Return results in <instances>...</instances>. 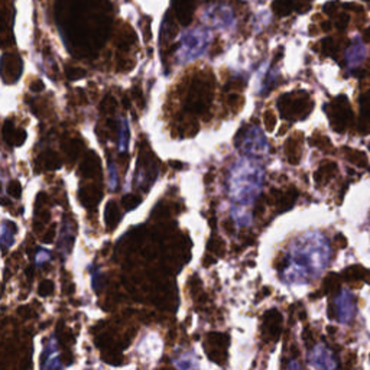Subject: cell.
<instances>
[{
	"label": "cell",
	"mask_w": 370,
	"mask_h": 370,
	"mask_svg": "<svg viewBox=\"0 0 370 370\" xmlns=\"http://www.w3.org/2000/svg\"><path fill=\"white\" fill-rule=\"evenodd\" d=\"M330 244L318 231L298 236L290 244L282 280L290 285H305L318 278L330 262Z\"/></svg>",
	"instance_id": "6da1fadb"
},
{
	"label": "cell",
	"mask_w": 370,
	"mask_h": 370,
	"mask_svg": "<svg viewBox=\"0 0 370 370\" xmlns=\"http://www.w3.org/2000/svg\"><path fill=\"white\" fill-rule=\"evenodd\" d=\"M265 181L262 163L250 158L237 159L229 170L227 191L234 202L250 205L258 198Z\"/></svg>",
	"instance_id": "7a4b0ae2"
},
{
	"label": "cell",
	"mask_w": 370,
	"mask_h": 370,
	"mask_svg": "<svg viewBox=\"0 0 370 370\" xmlns=\"http://www.w3.org/2000/svg\"><path fill=\"white\" fill-rule=\"evenodd\" d=\"M211 38H213V35H211L210 30L202 29V28L185 30L181 35L178 47H177V60H178V62L187 64V62L200 58L207 50Z\"/></svg>",
	"instance_id": "3957f363"
},
{
	"label": "cell",
	"mask_w": 370,
	"mask_h": 370,
	"mask_svg": "<svg viewBox=\"0 0 370 370\" xmlns=\"http://www.w3.org/2000/svg\"><path fill=\"white\" fill-rule=\"evenodd\" d=\"M211 91H213V77L210 72L195 74L187 93L185 109L192 114H204L210 106Z\"/></svg>",
	"instance_id": "277c9868"
},
{
	"label": "cell",
	"mask_w": 370,
	"mask_h": 370,
	"mask_svg": "<svg viewBox=\"0 0 370 370\" xmlns=\"http://www.w3.org/2000/svg\"><path fill=\"white\" fill-rule=\"evenodd\" d=\"M201 20L207 26H210V28H216V29L223 30L233 29L234 25H236L234 12L231 9V6L226 5V3L209 5L205 9L202 10Z\"/></svg>",
	"instance_id": "5b68a950"
},
{
	"label": "cell",
	"mask_w": 370,
	"mask_h": 370,
	"mask_svg": "<svg viewBox=\"0 0 370 370\" xmlns=\"http://www.w3.org/2000/svg\"><path fill=\"white\" fill-rule=\"evenodd\" d=\"M241 142H239V149L244 153V155H250V156H265L269 152V143L265 136V133L262 132L259 125H252L244 132H240Z\"/></svg>",
	"instance_id": "8992f818"
},
{
	"label": "cell",
	"mask_w": 370,
	"mask_h": 370,
	"mask_svg": "<svg viewBox=\"0 0 370 370\" xmlns=\"http://www.w3.org/2000/svg\"><path fill=\"white\" fill-rule=\"evenodd\" d=\"M158 175V168L155 165V160L152 158V153L145 150V143H142V149L139 153V160H138V171H136V181L135 184L148 190L149 185H152Z\"/></svg>",
	"instance_id": "52a82bcc"
},
{
	"label": "cell",
	"mask_w": 370,
	"mask_h": 370,
	"mask_svg": "<svg viewBox=\"0 0 370 370\" xmlns=\"http://www.w3.org/2000/svg\"><path fill=\"white\" fill-rule=\"evenodd\" d=\"M307 99H301L300 96L295 97L294 94H285L278 100V109L280 111V116L285 119H294V117H300L301 111L307 110L305 107Z\"/></svg>",
	"instance_id": "ba28073f"
},
{
	"label": "cell",
	"mask_w": 370,
	"mask_h": 370,
	"mask_svg": "<svg viewBox=\"0 0 370 370\" xmlns=\"http://www.w3.org/2000/svg\"><path fill=\"white\" fill-rule=\"evenodd\" d=\"M308 360H310L311 366L317 370H334L337 366L336 357L324 344H317L311 350Z\"/></svg>",
	"instance_id": "9c48e42d"
},
{
	"label": "cell",
	"mask_w": 370,
	"mask_h": 370,
	"mask_svg": "<svg viewBox=\"0 0 370 370\" xmlns=\"http://www.w3.org/2000/svg\"><path fill=\"white\" fill-rule=\"evenodd\" d=\"M23 71V62L18 54H3L2 57V75L6 83L19 80Z\"/></svg>",
	"instance_id": "30bf717a"
},
{
	"label": "cell",
	"mask_w": 370,
	"mask_h": 370,
	"mask_svg": "<svg viewBox=\"0 0 370 370\" xmlns=\"http://www.w3.org/2000/svg\"><path fill=\"white\" fill-rule=\"evenodd\" d=\"M336 308L341 322H349L354 315V298L349 291H341L336 300Z\"/></svg>",
	"instance_id": "8fae6325"
},
{
	"label": "cell",
	"mask_w": 370,
	"mask_h": 370,
	"mask_svg": "<svg viewBox=\"0 0 370 370\" xmlns=\"http://www.w3.org/2000/svg\"><path fill=\"white\" fill-rule=\"evenodd\" d=\"M195 2L197 0H172L177 19L180 20L184 26L190 25L191 20H192L194 10H195Z\"/></svg>",
	"instance_id": "7c38bea8"
},
{
	"label": "cell",
	"mask_w": 370,
	"mask_h": 370,
	"mask_svg": "<svg viewBox=\"0 0 370 370\" xmlns=\"http://www.w3.org/2000/svg\"><path fill=\"white\" fill-rule=\"evenodd\" d=\"M42 370H61V361L58 356V346L55 337H51L47 349H45V356L42 361Z\"/></svg>",
	"instance_id": "4fadbf2b"
},
{
	"label": "cell",
	"mask_w": 370,
	"mask_h": 370,
	"mask_svg": "<svg viewBox=\"0 0 370 370\" xmlns=\"http://www.w3.org/2000/svg\"><path fill=\"white\" fill-rule=\"evenodd\" d=\"M366 57V48L360 39H356L350 45V48L346 52V61L350 68H356L360 65V62Z\"/></svg>",
	"instance_id": "5bb4252c"
},
{
	"label": "cell",
	"mask_w": 370,
	"mask_h": 370,
	"mask_svg": "<svg viewBox=\"0 0 370 370\" xmlns=\"http://www.w3.org/2000/svg\"><path fill=\"white\" fill-rule=\"evenodd\" d=\"M177 370H198V361L195 354L190 350H182L172 359Z\"/></svg>",
	"instance_id": "9a60e30c"
},
{
	"label": "cell",
	"mask_w": 370,
	"mask_h": 370,
	"mask_svg": "<svg viewBox=\"0 0 370 370\" xmlns=\"http://www.w3.org/2000/svg\"><path fill=\"white\" fill-rule=\"evenodd\" d=\"M80 172L84 178L96 177L100 172V159L94 152H91V150L87 152V155L84 156V159L81 162Z\"/></svg>",
	"instance_id": "2e32d148"
},
{
	"label": "cell",
	"mask_w": 370,
	"mask_h": 370,
	"mask_svg": "<svg viewBox=\"0 0 370 370\" xmlns=\"http://www.w3.org/2000/svg\"><path fill=\"white\" fill-rule=\"evenodd\" d=\"M72 240H74V233H72L71 223L68 220H64V224H62V229H61L60 233V240H58V250H60L61 256L64 259L68 256Z\"/></svg>",
	"instance_id": "e0dca14e"
},
{
	"label": "cell",
	"mask_w": 370,
	"mask_h": 370,
	"mask_svg": "<svg viewBox=\"0 0 370 370\" xmlns=\"http://www.w3.org/2000/svg\"><path fill=\"white\" fill-rule=\"evenodd\" d=\"M101 197H103V192L97 187H86L80 191V200L86 207L96 205L101 200Z\"/></svg>",
	"instance_id": "ac0fdd59"
},
{
	"label": "cell",
	"mask_w": 370,
	"mask_h": 370,
	"mask_svg": "<svg viewBox=\"0 0 370 370\" xmlns=\"http://www.w3.org/2000/svg\"><path fill=\"white\" fill-rule=\"evenodd\" d=\"M129 146V125L128 120L119 117V152L121 155L126 153Z\"/></svg>",
	"instance_id": "d6986e66"
},
{
	"label": "cell",
	"mask_w": 370,
	"mask_h": 370,
	"mask_svg": "<svg viewBox=\"0 0 370 370\" xmlns=\"http://www.w3.org/2000/svg\"><path fill=\"white\" fill-rule=\"evenodd\" d=\"M177 33V26L175 23L171 20L170 13L165 15V19H163V23L160 25V44L162 42H170Z\"/></svg>",
	"instance_id": "ffe728a7"
},
{
	"label": "cell",
	"mask_w": 370,
	"mask_h": 370,
	"mask_svg": "<svg viewBox=\"0 0 370 370\" xmlns=\"http://www.w3.org/2000/svg\"><path fill=\"white\" fill-rule=\"evenodd\" d=\"M104 219H106V224L109 226V229H113L119 220H120V213H119V209L116 205L114 201H109L107 205H106V211H104Z\"/></svg>",
	"instance_id": "44dd1931"
},
{
	"label": "cell",
	"mask_w": 370,
	"mask_h": 370,
	"mask_svg": "<svg viewBox=\"0 0 370 370\" xmlns=\"http://www.w3.org/2000/svg\"><path fill=\"white\" fill-rule=\"evenodd\" d=\"M15 231L16 227L13 223L9 221H3L2 223V246L3 249H9L10 246L13 244V236H15Z\"/></svg>",
	"instance_id": "7402d4cb"
},
{
	"label": "cell",
	"mask_w": 370,
	"mask_h": 370,
	"mask_svg": "<svg viewBox=\"0 0 370 370\" xmlns=\"http://www.w3.org/2000/svg\"><path fill=\"white\" fill-rule=\"evenodd\" d=\"M40 159L44 162V167L47 168V170H58L61 165H62V160L61 158L58 156V153L57 152H54V150H47L42 156H40Z\"/></svg>",
	"instance_id": "603a6c76"
},
{
	"label": "cell",
	"mask_w": 370,
	"mask_h": 370,
	"mask_svg": "<svg viewBox=\"0 0 370 370\" xmlns=\"http://www.w3.org/2000/svg\"><path fill=\"white\" fill-rule=\"evenodd\" d=\"M272 9L279 16H286L295 9V2L294 0H275L272 3Z\"/></svg>",
	"instance_id": "cb8c5ba5"
},
{
	"label": "cell",
	"mask_w": 370,
	"mask_h": 370,
	"mask_svg": "<svg viewBox=\"0 0 370 370\" xmlns=\"http://www.w3.org/2000/svg\"><path fill=\"white\" fill-rule=\"evenodd\" d=\"M83 146H84L83 140L78 139V138H75V139H70V142H68L67 145H64V150L67 152L68 158L71 156V160H75L78 158V155H80Z\"/></svg>",
	"instance_id": "d4e9b609"
},
{
	"label": "cell",
	"mask_w": 370,
	"mask_h": 370,
	"mask_svg": "<svg viewBox=\"0 0 370 370\" xmlns=\"http://www.w3.org/2000/svg\"><path fill=\"white\" fill-rule=\"evenodd\" d=\"M2 133H3V140L8 143V145H15V139H16V133L18 129L15 128L13 121L6 120L3 123V128H2Z\"/></svg>",
	"instance_id": "484cf974"
},
{
	"label": "cell",
	"mask_w": 370,
	"mask_h": 370,
	"mask_svg": "<svg viewBox=\"0 0 370 370\" xmlns=\"http://www.w3.org/2000/svg\"><path fill=\"white\" fill-rule=\"evenodd\" d=\"M231 216L236 220L239 226H249L252 223V216L246 210L239 209V207H233L231 209Z\"/></svg>",
	"instance_id": "4316f807"
},
{
	"label": "cell",
	"mask_w": 370,
	"mask_h": 370,
	"mask_svg": "<svg viewBox=\"0 0 370 370\" xmlns=\"http://www.w3.org/2000/svg\"><path fill=\"white\" fill-rule=\"evenodd\" d=\"M65 72H67V77L71 81L80 80V78H83L86 75V70H83L81 67H67Z\"/></svg>",
	"instance_id": "83f0119b"
},
{
	"label": "cell",
	"mask_w": 370,
	"mask_h": 370,
	"mask_svg": "<svg viewBox=\"0 0 370 370\" xmlns=\"http://www.w3.org/2000/svg\"><path fill=\"white\" fill-rule=\"evenodd\" d=\"M139 204H140V198L138 195H135V194H128L126 197H123V205H125L126 210H133V209H136Z\"/></svg>",
	"instance_id": "f1b7e54d"
},
{
	"label": "cell",
	"mask_w": 370,
	"mask_h": 370,
	"mask_svg": "<svg viewBox=\"0 0 370 370\" xmlns=\"http://www.w3.org/2000/svg\"><path fill=\"white\" fill-rule=\"evenodd\" d=\"M109 174H110V177H109V185H110V190H116L117 188V184H119V180H117V171H116V167H114V163L113 162H109Z\"/></svg>",
	"instance_id": "f546056e"
},
{
	"label": "cell",
	"mask_w": 370,
	"mask_h": 370,
	"mask_svg": "<svg viewBox=\"0 0 370 370\" xmlns=\"http://www.w3.org/2000/svg\"><path fill=\"white\" fill-rule=\"evenodd\" d=\"M9 194L13 198H20V194H22V185H20L19 181H10L9 187H8Z\"/></svg>",
	"instance_id": "4dcf8cb0"
},
{
	"label": "cell",
	"mask_w": 370,
	"mask_h": 370,
	"mask_svg": "<svg viewBox=\"0 0 370 370\" xmlns=\"http://www.w3.org/2000/svg\"><path fill=\"white\" fill-rule=\"evenodd\" d=\"M114 107H116V100H114V97H113L111 94H107L106 99H104L103 103H101V109H103V111H106V113H110V111L114 110Z\"/></svg>",
	"instance_id": "1f68e13d"
},
{
	"label": "cell",
	"mask_w": 370,
	"mask_h": 370,
	"mask_svg": "<svg viewBox=\"0 0 370 370\" xmlns=\"http://www.w3.org/2000/svg\"><path fill=\"white\" fill-rule=\"evenodd\" d=\"M132 94H133V99L136 100V103L139 104L140 109H143L145 107V97H143V94H142V90H140L138 86H135L133 87V90H132Z\"/></svg>",
	"instance_id": "d6a6232c"
},
{
	"label": "cell",
	"mask_w": 370,
	"mask_h": 370,
	"mask_svg": "<svg viewBox=\"0 0 370 370\" xmlns=\"http://www.w3.org/2000/svg\"><path fill=\"white\" fill-rule=\"evenodd\" d=\"M275 123H276L275 114H273L272 111H266V113H265V125H266L268 132H273V129H275Z\"/></svg>",
	"instance_id": "836d02e7"
},
{
	"label": "cell",
	"mask_w": 370,
	"mask_h": 370,
	"mask_svg": "<svg viewBox=\"0 0 370 370\" xmlns=\"http://www.w3.org/2000/svg\"><path fill=\"white\" fill-rule=\"evenodd\" d=\"M51 259L50 256V252H47V250H39L38 253H36V256H35V263L40 266V265H44L45 262H48Z\"/></svg>",
	"instance_id": "e575fe53"
},
{
	"label": "cell",
	"mask_w": 370,
	"mask_h": 370,
	"mask_svg": "<svg viewBox=\"0 0 370 370\" xmlns=\"http://www.w3.org/2000/svg\"><path fill=\"white\" fill-rule=\"evenodd\" d=\"M52 288H54L52 282L51 280H45V282H42L39 285V294L42 297H47V295H50L51 292H52Z\"/></svg>",
	"instance_id": "d590c367"
},
{
	"label": "cell",
	"mask_w": 370,
	"mask_h": 370,
	"mask_svg": "<svg viewBox=\"0 0 370 370\" xmlns=\"http://www.w3.org/2000/svg\"><path fill=\"white\" fill-rule=\"evenodd\" d=\"M26 140V132L23 129H18L16 133V139H15V146H20L23 145V142Z\"/></svg>",
	"instance_id": "8d00e7d4"
},
{
	"label": "cell",
	"mask_w": 370,
	"mask_h": 370,
	"mask_svg": "<svg viewBox=\"0 0 370 370\" xmlns=\"http://www.w3.org/2000/svg\"><path fill=\"white\" fill-rule=\"evenodd\" d=\"M100 278H101V272L100 270H96L94 275H93V288L96 291L100 290L101 283H100Z\"/></svg>",
	"instance_id": "74e56055"
},
{
	"label": "cell",
	"mask_w": 370,
	"mask_h": 370,
	"mask_svg": "<svg viewBox=\"0 0 370 370\" xmlns=\"http://www.w3.org/2000/svg\"><path fill=\"white\" fill-rule=\"evenodd\" d=\"M30 90L33 91V93H39V91L44 90V83L40 80H36L32 83V86H30Z\"/></svg>",
	"instance_id": "f35d334b"
},
{
	"label": "cell",
	"mask_w": 370,
	"mask_h": 370,
	"mask_svg": "<svg viewBox=\"0 0 370 370\" xmlns=\"http://www.w3.org/2000/svg\"><path fill=\"white\" fill-rule=\"evenodd\" d=\"M117 62H119V67H117V70H119V71L130 70V67H128L126 64H132V62H129V61H126V60H123V58H119V60H117Z\"/></svg>",
	"instance_id": "ab89813d"
},
{
	"label": "cell",
	"mask_w": 370,
	"mask_h": 370,
	"mask_svg": "<svg viewBox=\"0 0 370 370\" xmlns=\"http://www.w3.org/2000/svg\"><path fill=\"white\" fill-rule=\"evenodd\" d=\"M288 370H301L300 363L295 360L290 361V364H288Z\"/></svg>",
	"instance_id": "60d3db41"
},
{
	"label": "cell",
	"mask_w": 370,
	"mask_h": 370,
	"mask_svg": "<svg viewBox=\"0 0 370 370\" xmlns=\"http://www.w3.org/2000/svg\"><path fill=\"white\" fill-rule=\"evenodd\" d=\"M239 99H240V97H239V94H234V93H233V94L229 96V100L227 101H229V104H234V103L239 100Z\"/></svg>",
	"instance_id": "b9f144b4"
},
{
	"label": "cell",
	"mask_w": 370,
	"mask_h": 370,
	"mask_svg": "<svg viewBox=\"0 0 370 370\" xmlns=\"http://www.w3.org/2000/svg\"><path fill=\"white\" fill-rule=\"evenodd\" d=\"M54 234H55V229L52 227V229L50 230V233H48V234L45 236V239H44V240H45V241H52V239H54Z\"/></svg>",
	"instance_id": "7bdbcfd3"
},
{
	"label": "cell",
	"mask_w": 370,
	"mask_h": 370,
	"mask_svg": "<svg viewBox=\"0 0 370 370\" xmlns=\"http://www.w3.org/2000/svg\"><path fill=\"white\" fill-rule=\"evenodd\" d=\"M170 165L171 167H177V170H181V168H182V163H181V162H174V160H171Z\"/></svg>",
	"instance_id": "ee69618b"
},
{
	"label": "cell",
	"mask_w": 370,
	"mask_h": 370,
	"mask_svg": "<svg viewBox=\"0 0 370 370\" xmlns=\"http://www.w3.org/2000/svg\"><path fill=\"white\" fill-rule=\"evenodd\" d=\"M123 106H125L126 109H130V100L126 97V96L123 97Z\"/></svg>",
	"instance_id": "f6af8a7d"
},
{
	"label": "cell",
	"mask_w": 370,
	"mask_h": 370,
	"mask_svg": "<svg viewBox=\"0 0 370 370\" xmlns=\"http://www.w3.org/2000/svg\"><path fill=\"white\" fill-rule=\"evenodd\" d=\"M211 181H213V175H211V174L210 175L207 174V175H205V182H211Z\"/></svg>",
	"instance_id": "bcb514c9"
}]
</instances>
